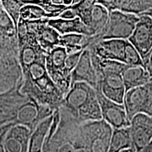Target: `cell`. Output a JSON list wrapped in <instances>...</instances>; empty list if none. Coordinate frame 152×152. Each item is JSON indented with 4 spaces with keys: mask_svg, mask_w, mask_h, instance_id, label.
Wrapping results in <instances>:
<instances>
[{
    "mask_svg": "<svg viewBox=\"0 0 152 152\" xmlns=\"http://www.w3.org/2000/svg\"><path fill=\"white\" fill-rule=\"evenodd\" d=\"M20 92L38 104L49 106L54 111L61 107L64 99L48 74L33 81L23 79Z\"/></svg>",
    "mask_w": 152,
    "mask_h": 152,
    "instance_id": "obj_1",
    "label": "cell"
},
{
    "mask_svg": "<svg viewBox=\"0 0 152 152\" xmlns=\"http://www.w3.org/2000/svg\"><path fill=\"white\" fill-rule=\"evenodd\" d=\"M139 18L136 15L119 11H111L109 20L104 30L99 35L90 37V44L112 39L128 40L132 35Z\"/></svg>",
    "mask_w": 152,
    "mask_h": 152,
    "instance_id": "obj_2",
    "label": "cell"
},
{
    "mask_svg": "<svg viewBox=\"0 0 152 152\" xmlns=\"http://www.w3.org/2000/svg\"><path fill=\"white\" fill-rule=\"evenodd\" d=\"M80 129L87 152H109L113 129L104 120L81 123Z\"/></svg>",
    "mask_w": 152,
    "mask_h": 152,
    "instance_id": "obj_3",
    "label": "cell"
},
{
    "mask_svg": "<svg viewBox=\"0 0 152 152\" xmlns=\"http://www.w3.org/2000/svg\"><path fill=\"white\" fill-rule=\"evenodd\" d=\"M68 54L66 49L57 46L47 52L45 66L48 75L64 96L71 87V73L66 71V59Z\"/></svg>",
    "mask_w": 152,
    "mask_h": 152,
    "instance_id": "obj_4",
    "label": "cell"
},
{
    "mask_svg": "<svg viewBox=\"0 0 152 152\" xmlns=\"http://www.w3.org/2000/svg\"><path fill=\"white\" fill-rule=\"evenodd\" d=\"M139 18L128 41L139 52L146 68L152 52V20L147 15H140Z\"/></svg>",
    "mask_w": 152,
    "mask_h": 152,
    "instance_id": "obj_5",
    "label": "cell"
},
{
    "mask_svg": "<svg viewBox=\"0 0 152 152\" xmlns=\"http://www.w3.org/2000/svg\"><path fill=\"white\" fill-rule=\"evenodd\" d=\"M54 111L49 106L41 105L28 96V100L19 106L14 125H24L32 133L41 121L52 116Z\"/></svg>",
    "mask_w": 152,
    "mask_h": 152,
    "instance_id": "obj_6",
    "label": "cell"
},
{
    "mask_svg": "<svg viewBox=\"0 0 152 152\" xmlns=\"http://www.w3.org/2000/svg\"><path fill=\"white\" fill-rule=\"evenodd\" d=\"M17 38L18 61L22 73L34 63L45 61L47 52L40 47L35 33L28 29L27 33Z\"/></svg>",
    "mask_w": 152,
    "mask_h": 152,
    "instance_id": "obj_7",
    "label": "cell"
},
{
    "mask_svg": "<svg viewBox=\"0 0 152 152\" xmlns=\"http://www.w3.org/2000/svg\"><path fill=\"white\" fill-rule=\"evenodd\" d=\"M16 57L18 58L17 30L0 1V58Z\"/></svg>",
    "mask_w": 152,
    "mask_h": 152,
    "instance_id": "obj_8",
    "label": "cell"
},
{
    "mask_svg": "<svg viewBox=\"0 0 152 152\" xmlns=\"http://www.w3.org/2000/svg\"><path fill=\"white\" fill-rule=\"evenodd\" d=\"M94 90L102 111V119L111 125L113 129L130 127V121L127 116L123 104H116L106 98L99 86H96Z\"/></svg>",
    "mask_w": 152,
    "mask_h": 152,
    "instance_id": "obj_9",
    "label": "cell"
},
{
    "mask_svg": "<svg viewBox=\"0 0 152 152\" xmlns=\"http://www.w3.org/2000/svg\"><path fill=\"white\" fill-rule=\"evenodd\" d=\"M96 95L93 87L85 83H76L64 96L61 107L77 119V111Z\"/></svg>",
    "mask_w": 152,
    "mask_h": 152,
    "instance_id": "obj_10",
    "label": "cell"
},
{
    "mask_svg": "<svg viewBox=\"0 0 152 152\" xmlns=\"http://www.w3.org/2000/svg\"><path fill=\"white\" fill-rule=\"evenodd\" d=\"M22 80L23 73L18 58H0V94L16 88L21 84Z\"/></svg>",
    "mask_w": 152,
    "mask_h": 152,
    "instance_id": "obj_11",
    "label": "cell"
},
{
    "mask_svg": "<svg viewBox=\"0 0 152 152\" xmlns=\"http://www.w3.org/2000/svg\"><path fill=\"white\" fill-rule=\"evenodd\" d=\"M130 130L136 152L146 147L152 140V116L139 113L130 121Z\"/></svg>",
    "mask_w": 152,
    "mask_h": 152,
    "instance_id": "obj_12",
    "label": "cell"
},
{
    "mask_svg": "<svg viewBox=\"0 0 152 152\" xmlns=\"http://www.w3.org/2000/svg\"><path fill=\"white\" fill-rule=\"evenodd\" d=\"M127 40L106 39L92 42L87 48L90 53L102 59L115 61L123 64Z\"/></svg>",
    "mask_w": 152,
    "mask_h": 152,
    "instance_id": "obj_13",
    "label": "cell"
},
{
    "mask_svg": "<svg viewBox=\"0 0 152 152\" xmlns=\"http://www.w3.org/2000/svg\"><path fill=\"white\" fill-rule=\"evenodd\" d=\"M49 19L27 20L28 28L35 33L40 47L47 52L54 47L59 46L61 35L56 30L48 25Z\"/></svg>",
    "mask_w": 152,
    "mask_h": 152,
    "instance_id": "obj_14",
    "label": "cell"
},
{
    "mask_svg": "<svg viewBox=\"0 0 152 152\" xmlns=\"http://www.w3.org/2000/svg\"><path fill=\"white\" fill-rule=\"evenodd\" d=\"M31 131L22 125H13L6 134L5 152H28Z\"/></svg>",
    "mask_w": 152,
    "mask_h": 152,
    "instance_id": "obj_15",
    "label": "cell"
},
{
    "mask_svg": "<svg viewBox=\"0 0 152 152\" xmlns=\"http://www.w3.org/2000/svg\"><path fill=\"white\" fill-rule=\"evenodd\" d=\"M97 76L91 59L88 48L82 53L80 58L71 74V86L76 83H85L95 89L97 86Z\"/></svg>",
    "mask_w": 152,
    "mask_h": 152,
    "instance_id": "obj_16",
    "label": "cell"
},
{
    "mask_svg": "<svg viewBox=\"0 0 152 152\" xmlns=\"http://www.w3.org/2000/svg\"><path fill=\"white\" fill-rule=\"evenodd\" d=\"M97 86L106 98L118 104H123L125 88L121 74L111 73L99 80Z\"/></svg>",
    "mask_w": 152,
    "mask_h": 152,
    "instance_id": "obj_17",
    "label": "cell"
},
{
    "mask_svg": "<svg viewBox=\"0 0 152 152\" xmlns=\"http://www.w3.org/2000/svg\"><path fill=\"white\" fill-rule=\"evenodd\" d=\"M149 102L147 86L137 87L125 92L123 106L130 121L139 113H142Z\"/></svg>",
    "mask_w": 152,
    "mask_h": 152,
    "instance_id": "obj_18",
    "label": "cell"
},
{
    "mask_svg": "<svg viewBox=\"0 0 152 152\" xmlns=\"http://www.w3.org/2000/svg\"><path fill=\"white\" fill-rule=\"evenodd\" d=\"M109 12L119 11L136 16H140L152 9V0H128V1H96Z\"/></svg>",
    "mask_w": 152,
    "mask_h": 152,
    "instance_id": "obj_19",
    "label": "cell"
},
{
    "mask_svg": "<svg viewBox=\"0 0 152 152\" xmlns=\"http://www.w3.org/2000/svg\"><path fill=\"white\" fill-rule=\"evenodd\" d=\"M121 76L124 83L125 92L132 89L145 86L152 79L149 72L143 66H126Z\"/></svg>",
    "mask_w": 152,
    "mask_h": 152,
    "instance_id": "obj_20",
    "label": "cell"
},
{
    "mask_svg": "<svg viewBox=\"0 0 152 152\" xmlns=\"http://www.w3.org/2000/svg\"><path fill=\"white\" fill-rule=\"evenodd\" d=\"M48 25L56 30L61 35L76 33L90 37V30L77 17L69 20L58 18L49 19Z\"/></svg>",
    "mask_w": 152,
    "mask_h": 152,
    "instance_id": "obj_21",
    "label": "cell"
},
{
    "mask_svg": "<svg viewBox=\"0 0 152 152\" xmlns=\"http://www.w3.org/2000/svg\"><path fill=\"white\" fill-rule=\"evenodd\" d=\"M53 115L41 121L31 133L28 152H42L52 125Z\"/></svg>",
    "mask_w": 152,
    "mask_h": 152,
    "instance_id": "obj_22",
    "label": "cell"
},
{
    "mask_svg": "<svg viewBox=\"0 0 152 152\" xmlns=\"http://www.w3.org/2000/svg\"><path fill=\"white\" fill-rule=\"evenodd\" d=\"M90 55L93 67L96 72L98 80L107 74H122L123 71L126 67V65L121 62L102 59L92 53H90Z\"/></svg>",
    "mask_w": 152,
    "mask_h": 152,
    "instance_id": "obj_23",
    "label": "cell"
},
{
    "mask_svg": "<svg viewBox=\"0 0 152 152\" xmlns=\"http://www.w3.org/2000/svg\"><path fill=\"white\" fill-rule=\"evenodd\" d=\"M90 44V37L81 34H67L60 37L59 46L66 49L68 55L85 50Z\"/></svg>",
    "mask_w": 152,
    "mask_h": 152,
    "instance_id": "obj_24",
    "label": "cell"
},
{
    "mask_svg": "<svg viewBox=\"0 0 152 152\" xmlns=\"http://www.w3.org/2000/svg\"><path fill=\"white\" fill-rule=\"evenodd\" d=\"M109 18V12L107 9L96 1V3L93 7L90 25L88 28L90 37L99 35L104 30L107 24Z\"/></svg>",
    "mask_w": 152,
    "mask_h": 152,
    "instance_id": "obj_25",
    "label": "cell"
},
{
    "mask_svg": "<svg viewBox=\"0 0 152 152\" xmlns=\"http://www.w3.org/2000/svg\"><path fill=\"white\" fill-rule=\"evenodd\" d=\"M128 149H134L130 127L113 129L109 152H120Z\"/></svg>",
    "mask_w": 152,
    "mask_h": 152,
    "instance_id": "obj_26",
    "label": "cell"
},
{
    "mask_svg": "<svg viewBox=\"0 0 152 152\" xmlns=\"http://www.w3.org/2000/svg\"><path fill=\"white\" fill-rule=\"evenodd\" d=\"M77 120L80 123L102 120V111L96 94L92 96L83 107L78 110Z\"/></svg>",
    "mask_w": 152,
    "mask_h": 152,
    "instance_id": "obj_27",
    "label": "cell"
},
{
    "mask_svg": "<svg viewBox=\"0 0 152 152\" xmlns=\"http://www.w3.org/2000/svg\"><path fill=\"white\" fill-rule=\"evenodd\" d=\"M26 4L20 10V18L25 20H37L41 19H52V16L42 9L40 7L35 4L34 1H25Z\"/></svg>",
    "mask_w": 152,
    "mask_h": 152,
    "instance_id": "obj_28",
    "label": "cell"
},
{
    "mask_svg": "<svg viewBox=\"0 0 152 152\" xmlns=\"http://www.w3.org/2000/svg\"><path fill=\"white\" fill-rule=\"evenodd\" d=\"M96 1H76L75 4L71 6L72 10L75 13L76 17L84 23L88 28L90 27L91 15Z\"/></svg>",
    "mask_w": 152,
    "mask_h": 152,
    "instance_id": "obj_29",
    "label": "cell"
},
{
    "mask_svg": "<svg viewBox=\"0 0 152 152\" xmlns=\"http://www.w3.org/2000/svg\"><path fill=\"white\" fill-rule=\"evenodd\" d=\"M2 6L9 15L11 20H13L17 30L19 19H20V10L22 7L26 4L25 1H12V0H3L1 1Z\"/></svg>",
    "mask_w": 152,
    "mask_h": 152,
    "instance_id": "obj_30",
    "label": "cell"
},
{
    "mask_svg": "<svg viewBox=\"0 0 152 152\" xmlns=\"http://www.w3.org/2000/svg\"><path fill=\"white\" fill-rule=\"evenodd\" d=\"M123 64L126 66H143L145 68L139 52L128 40H127L126 46H125Z\"/></svg>",
    "mask_w": 152,
    "mask_h": 152,
    "instance_id": "obj_31",
    "label": "cell"
},
{
    "mask_svg": "<svg viewBox=\"0 0 152 152\" xmlns=\"http://www.w3.org/2000/svg\"><path fill=\"white\" fill-rule=\"evenodd\" d=\"M35 4L40 7L43 9L47 14L52 16V18H57L60 16V15L66 10L68 7L65 5H61L54 4L52 1H40L35 2Z\"/></svg>",
    "mask_w": 152,
    "mask_h": 152,
    "instance_id": "obj_32",
    "label": "cell"
},
{
    "mask_svg": "<svg viewBox=\"0 0 152 152\" xmlns=\"http://www.w3.org/2000/svg\"><path fill=\"white\" fill-rule=\"evenodd\" d=\"M83 51H80V52H78L77 53H74V54L68 55L67 58H66V59L65 67L66 71H67L68 73L72 74V72L73 71L74 69H75L77 64H78L80 58L81 54L83 52Z\"/></svg>",
    "mask_w": 152,
    "mask_h": 152,
    "instance_id": "obj_33",
    "label": "cell"
},
{
    "mask_svg": "<svg viewBox=\"0 0 152 152\" xmlns=\"http://www.w3.org/2000/svg\"><path fill=\"white\" fill-rule=\"evenodd\" d=\"M75 18H77V17H76L75 13L73 12V11L72 10L71 7H68V8L66 9V10L64 11V12H63L62 14L60 15V16L58 17V18L66 19V20H69V19H73Z\"/></svg>",
    "mask_w": 152,
    "mask_h": 152,
    "instance_id": "obj_34",
    "label": "cell"
},
{
    "mask_svg": "<svg viewBox=\"0 0 152 152\" xmlns=\"http://www.w3.org/2000/svg\"><path fill=\"white\" fill-rule=\"evenodd\" d=\"M146 69L147 70V71L149 72V75H151V77H152V52L151 54V56L149 57V62H148L147 65L146 66Z\"/></svg>",
    "mask_w": 152,
    "mask_h": 152,
    "instance_id": "obj_35",
    "label": "cell"
},
{
    "mask_svg": "<svg viewBox=\"0 0 152 152\" xmlns=\"http://www.w3.org/2000/svg\"><path fill=\"white\" fill-rule=\"evenodd\" d=\"M148 90V96H149V99L150 102H152V79L148 84L146 85Z\"/></svg>",
    "mask_w": 152,
    "mask_h": 152,
    "instance_id": "obj_36",
    "label": "cell"
},
{
    "mask_svg": "<svg viewBox=\"0 0 152 152\" xmlns=\"http://www.w3.org/2000/svg\"><path fill=\"white\" fill-rule=\"evenodd\" d=\"M139 152H152V140L149 144Z\"/></svg>",
    "mask_w": 152,
    "mask_h": 152,
    "instance_id": "obj_37",
    "label": "cell"
},
{
    "mask_svg": "<svg viewBox=\"0 0 152 152\" xmlns=\"http://www.w3.org/2000/svg\"><path fill=\"white\" fill-rule=\"evenodd\" d=\"M4 98V93H3V94H0V111H1V106H2V104H3Z\"/></svg>",
    "mask_w": 152,
    "mask_h": 152,
    "instance_id": "obj_38",
    "label": "cell"
},
{
    "mask_svg": "<svg viewBox=\"0 0 152 152\" xmlns=\"http://www.w3.org/2000/svg\"><path fill=\"white\" fill-rule=\"evenodd\" d=\"M142 15H147V16H149L150 18H151V20H152V9H149V11H146L145 13H144V14H142Z\"/></svg>",
    "mask_w": 152,
    "mask_h": 152,
    "instance_id": "obj_39",
    "label": "cell"
},
{
    "mask_svg": "<svg viewBox=\"0 0 152 152\" xmlns=\"http://www.w3.org/2000/svg\"><path fill=\"white\" fill-rule=\"evenodd\" d=\"M120 152H136L135 150L134 149H125L123 150V151H120Z\"/></svg>",
    "mask_w": 152,
    "mask_h": 152,
    "instance_id": "obj_40",
    "label": "cell"
},
{
    "mask_svg": "<svg viewBox=\"0 0 152 152\" xmlns=\"http://www.w3.org/2000/svg\"><path fill=\"white\" fill-rule=\"evenodd\" d=\"M75 152H87V151H85V149H78V150H77V151H76Z\"/></svg>",
    "mask_w": 152,
    "mask_h": 152,
    "instance_id": "obj_41",
    "label": "cell"
}]
</instances>
